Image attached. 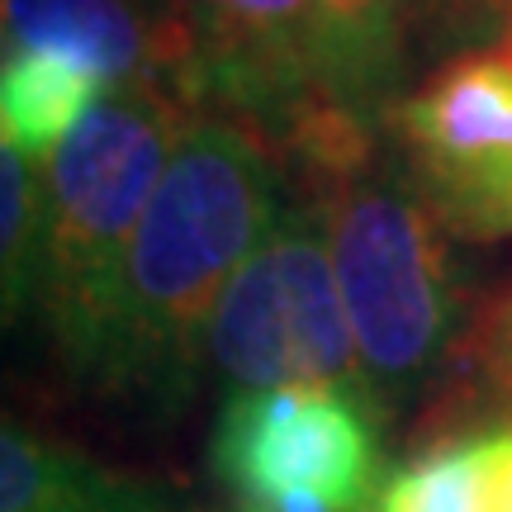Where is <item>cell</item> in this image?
<instances>
[{"instance_id":"6da1fadb","label":"cell","mask_w":512,"mask_h":512,"mask_svg":"<svg viewBox=\"0 0 512 512\" xmlns=\"http://www.w3.org/2000/svg\"><path fill=\"white\" fill-rule=\"evenodd\" d=\"M280 157L252 128L195 114L133 233L91 394L176 418L209 370V323L280 214Z\"/></svg>"},{"instance_id":"7a4b0ae2","label":"cell","mask_w":512,"mask_h":512,"mask_svg":"<svg viewBox=\"0 0 512 512\" xmlns=\"http://www.w3.org/2000/svg\"><path fill=\"white\" fill-rule=\"evenodd\" d=\"M195 105L162 81L114 86L48 162V252L34 318L57 366L91 384L124 261Z\"/></svg>"},{"instance_id":"3957f363","label":"cell","mask_w":512,"mask_h":512,"mask_svg":"<svg viewBox=\"0 0 512 512\" xmlns=\"http://www.w3.org/2000/svg\"><path fill=\"white\" fill-rule=\"evenodd\" d=\"M318 200L332 242V266L361 351L366 389L380 413H394L465 347V280L441 228L408 185L399 152L304 185Z\"/></svg>"},{"instance_id":"277c9868","label":"cell","mask_w":512,"mask_h":512,"mask_svg":"<svg viewBox=\"0 0 512 512\" xmlns=\"http://www.w3.org/2000/svg\"><path fill=\"white\" fill-rule=\"evenodd\" d=\"M209 370L228 384V394L309 384L370 399L328 223L313 195L280 204L266 238L228 280L209 323Z\"/></svg>"},{"instance_id":"5b68a950","label":"cell","mask_w":512,"mask_h":512,"mask_svg":"<svg viewBox=\"0 0 512 512\" xmlns=\"http://www.w3.org/2000/svg\"><path fill=\"white\" fill-rule=\"evenodd\" d=\"M380 408L351 389L228 394L209 470L242 512H375L384 489Z\"/></svg>"},{"instance_id":"8992f818","label":"cell","mask_w":512,"mask_h":512,"mask_svg":"<svg viewBox=\"0 0 512 512\" xmlns=\"http://www.w3.org/2000/svg\"><path fill=\"white\" fill-rule=\"evenodd\" d=\"M389 143L427 214L456 242L512 238V53L446 57L389 114Z\"/></svg>"},{"instance_id":"52a82bcc","label":"cell","mask_w":512,"mask_h":512,"mask_svg":"<svg viewBox=\"0 0 512 512\" xmlns=\"http://www.w3.org/2000/svg\"><path fill=\"white\" fill-rule=\"evenodd\" d=\"M318 19L323 0H195L185 105L252 128L280 152L294 128L323 110L313 86Z\"/></svg>"},{"instance_id":"ba28073f","label":"cell","mask_w":512,"mask_h":512,"mask_svg":"<svg viewBox=\"0 0 512 512\" xmlns=\"http://www.w3.org/2000/svg\"><path fill=\"white\" fill-rule=\"evenodd\" d=\"M446 29V0H323L313 86L318 105L389 128L418 34Z\"/></svg>"},{"instance_id":"9c48e42d","label":"cell","mask_w":512,"mask_h":512,"mask_svg":"<svg viewBox=\"0 0 512 512\" xmlns=\"http://www.w3.org/2000/svg\"><path fill=\"white\" fill-rule=\"evenodd\" d=\"M0 512H181L176 494L5 418L0 427Z\"/></svg>"},{"instance_id":"30bf717a","label":"cell","mask_w":512,"mask_h":512,"mask_svg":"<svg viewBox=\"0 0 512 512\" xmlns=\"http://www.w3.org/2000/svg\"><path fill=\"white\" fill-rule=\"evenodd\" d=\"M5 53L72 57L110 86L162 81V43L133 0H5Z\"/></svg>"},{"instance_id":"8fae6325","label":"cell","mask_w":512,"mask_h":512,"mask_svg":"<svg viewBox=\"0 0 512 512\" xmlns=\"http://www.w3.org/2000/svg\"><path fill=\"white\" fill-rule=\"evenodd\" d=\"M375 512H512V413L394 465Z\"/></svg>"},{"instance_id":"7c38bea8","label":"cell","mask_w":512,"mask_h":512,"mask_svg":"<svg viewBox=\"0 0 512 512\" xmlns=\"http://www.w3.org/2000/svg\"><path fill=\"white\" fill-rule=\"evenodd\" d=\"M105 76L57 53H5L0 67V133L34 162H53L81 119L110 95Z\"/></svg>"},{"instance_id":"4fadbf2b","label":"cell","mask_w":512,"mask_h":512,"mask_svg":"<svg viewBox=\"0 0 512 512\" xmlns=\"http://www.w3.org/2000/svg\"><path fill=\"white\" fill-rule=\"evenodd\" d=\"M48 252V166L0 147V299L5 323L34 318Z\"/></svg>"},{"instance_id":"5bb4252c","label":"cell","mask_w":512,"mask_h":512,"mask_svg":"<svg viewBox=\"0 0 512 512\" xmlns=\"http://www.w3.org/2000/svg\"><path fill=\"white\" fill-rule=\"evenodd\" d=\"M460 356H465V366L475 370L489 394L512 403V285L479 313V323L470 328Z\"/></svg>"},{"instance_id":"9a60e30c","label":"cell","mask_w":512,"mask_h":512,"mask_svg":"<svg viewBox=\"0 0 512 512\" xmlns=\"http://www.w3.org/2000/svg\"><path fill=\"white\" fill-rule=\"evenodd\" d=\"M133 5L143 10V19L162 43V86H171L185 100V76L195 62V29H190L195 0H133Z\"/></svg>"},{"instance_id":"2e32d148","label":"cell","mask_w":512,"mask_h":512,"mask_svg":"<svg viewBox=\"0 0 512 512\" xmlns=\"http://www.w3.org/2000/svg\"><path fill=\"white\" fill-rule=\"evenodd\" d=\"M512 0H446V34L470 38L494 29L498 19H508Z\"/></svg>"},{"instance_id":"e0dca14e","label":"cell","mask_w":512,"mask_h":512,"mask_svg":"<svg viewBox=\"0 0 512 512\" xmlns=\"http://www.w3.org/2000/svg\"><path fill=\"white\" fill-rule=\"evenodd\" d=\"M503 48L512 53V10H508V19H503Z\"/></svg>"},{"instance_id":"ac0fdd59","label":"cell","mask_w":512,"mask_h":512,"mask_svg":"<svg viewBox=\"0 0 512 512\" xmlns=\"http://www.w3.org/2000/svg\"><path fill=\"white\" fill-rule=\"evenodd\" d=\"M238 512H242V508H238Z\"/></svg>"}]
</instances>
